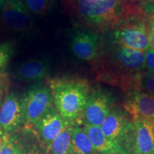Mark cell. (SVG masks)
<instances>
[{
	"label": "cell",
	"instance_id": "cell-1",
	"mask_svg": "<svg viewBox=\"0 0 154 154\" xmlns=\"http://www.w3.org/2000/svg\"><path fill=\"white\" fill-rule=\"evenodd\" d=\"M51 91L56 109L63 119L74 124L84 114L89 87L84 80H55Z\"/></svg>",
	"mask_w": 154,
	"mask_h": 154
},
{
	"label": "cell",
	"instance_id": "cell-2",
	"mask_svg": "<svg viewBox=\"0 0 154 154\" xmlns=\"http://www.w3.org/2000/svg\"><path fill=\"white\" fill-rule=\"evenodd\" d=\"M77 8L86 21L98 26L115 25L122 17L121 0H77Z\"/></svg>",
	"mask_w": 154,
	"mask_h": 154
},
{
	"label": "cell",
	"instance_id": "cell-3",
	"mask_svg": "<svg viewBox=\"0 0 154 154\" xmlns=\"http://www.w3.org/2000/svg\"><path fill=\"white\" fill-rule=\"evenodd\" d=\"M101 128L108 139L119 144L124 149L125 144L134 129V123L124 110L113 107Z\"/></svg>",
	"mask_w": 154,
	"mask_h": 154
},
{
	"label": "cell",
	"instance_id": "cell-4",
	"mask_svg": "<svg viewBox=\"0 0 154 154\" xmlns=\"http://www.w3.org/2000/svg\"><path fill=\"white\" fill-rule=\"evenodd\" d=\"M133 123L134 129L124 146L127 154H154L153 121L135 119Z\"/></svg>",
	"mask_w": 154,
	"mask_h": 154
},
{
	"label": "cell",
	"instance_id": "cell-5",
	"mask_svg": "<svg viewBox=\"0 0 154 154\" xmlns=\"http://www.w3.org/2000/svg\"><path fill=\"white\" fill-rule=\"evenodd\" d=\"M24 106L26 121L34 126L44 113L53 107L51 89L43 86L30 88L24 96Z\"/></svg>",
	"mask_w": 154,
	"mask_h": 154
},
{
	"label": "cell",
	"instance_id": "cell-6",
	"mask_svg": "<svg viewBox=\"0 0 154 154\" xmlns=\"http://www.w3.org/2000/svg\"><path fill=\"white\" fill-rule=\"evenodd\" d=\"M26 121L24 97L7 94L0 107V128L8 134L16 132Z\"/></svg>",
	"mask_w": 154,
	"mask_h": 154
},
{
	"label": "cell",
	"instance_id": "cell-7",
	"mask_svg": "<svg viewBox=\"0 0 154 154\" xmlns=\"http://www.w3.org/2000/svg\"><path fill=\"white\" fill-rule=\"evenodd\" d=\"M113 101L112 94L101 88L89 94L84 111L85 124L101 127L112 109Z\"/></svg>",
	"mask_w": 154,
	"mask_h": 154
},
{
	"label": "cell",
	"instance_id": "cell-8",
	"mask_svg": "<svg viewBox=\"0 0 154 154\" xmlns=\"http://www.w3.org/2000/svg\"><path fill=\"white\" fill-rule=\"evenodd\" d=\"M116 41L121 47L145 52L150 49L149 27L144 23H130L116 31Z\"/></svg>",
	"mask_w": 154,
	"mask_h": 154
},
{
	"label": "cell",
	"instance_id": "cell-9",
	"mask_svg": "<svg viewBox=\"0 0 154 154\" xmlns=\"http://www.w3.org/2000/svg\"><path fill=\"white\" fill-rule=\"evenodd\" d=\"M69 124H72L63 119L53 106L42 116L34 127L40 140L47 150L51 141Z\"/></svg>",
	"mask_w": 154,
	"mask_h": 154
},
{
	"label": "cell",
	"instance_id": "cell-10",
	"mask_svg": "<svg viewBox=\"0 0 154 154\" xmlns=\"http://www.w3.org/2000/svg\"><path fill=\"white\" fill-rule=\"evenodd\" d=\"M1 11L3 22L11 29L23 32L32 26L29 12L22 0H7Z\"/></svg>",
	"mask_w": 154,
	"mask_h": 154
},
{
	"label": "cell",
	"instance_id": "cell-11",
	"mask_svg": "<svg viewBox=\"0 0 154 154\" xmlns=\"http://www.w3.org/2000/svg\"><path fill=\"white\" fill-rule=\"evenodd\" d=\"M40 139L36 132L28 129L9 134L8 143L0 154H42Z\"/></svg>",
	"mask_w": 154,
	"mask_h": 154
},
{
	"label": "cell",
	"instance_id": "cell-12",
	"mask_svg": "<svg viewBox=\"0 0 154 154\" xmlns=\"http://www.w3.org/2000/svg\"><path fill=\"white\" fill-rule=\"evenodd\" d=\"M124 107L133 119L154 121V97L146 91L131 92L124 101Z\"/></svg>",
	"mask_w": 154,
	"mask_h": 154
},
{
	"label": "cell",
	"instance_id": "cell-13",
	"mask_svg": "<svg viewBox=\"0 0 154 154\" xmlns=\"http://www.w3.org/2000/svg\"><path fill=\"white\" fill-rule=\"evenodd\" d=\"M72 50L74 54L82 60H94L99 53V36L94 32L86 31L76 32L72 39Z\"/></svg>",
	"mask_w": 154,
	"mask_h": 154
},
{
	"label": "cell",
	"instance_id": "cell-14",
	"mask_svg": "<svg viewBox=\"0 0 154 154\" xmlns=\"http://www.w3.org/2000/svg\"><path fill=\"white\" fill-rule=\"evenodd\" d=\"M84 128L99 154H127L119 144L106 137L100 126L85 124Z\"/></svg>",
	"mask_w": 154,
	"mask_h": 154
},
{
	"label": "cell",
	"instance_id": "cell-15",
	"mask_svg": "<svg viewBox=\"0 0 154 154\" xmlns=\"http://www.w3.org/2000/svg\"><path fill=\"white\" fill-rule=\"evenodd\" d=\"M49 65L46 60H32L23 63L14 72L17 79L34 82L45 78L49 72Z\"/></svg>",
	"mask_w": 154,
	"mask_h": 154
},
{
	"label": "cell",
	"instance_id": "cell-16",
	"mask_svg": "<svg viewBox=\"0 0 154 154\" xmlns=\"http://www.w3.org/2000/svg\"><path fill=\"white\" fill-rule=\"evenodd\" d=\"M116 57L119 66L129 71L137 72L146 67L145 52L143 51L120 46L116 50Z\"/></svg>",
	"mask_w": 154,
	"mask_h": 154
},
{
	"label": "cell",
	"instance_id": "cell-17",
	"mask_svg": "<svg viewBox=\"0 0 154 154\" xmlns=\"http://www.w3.org/2000/svg\"><path fill=\"white\" fill-rule=\"evenodd\" d=\"M69 154H99L82 127L75 126L71 139Z\"/></svg>",
	"mask_w": 154,
	"mask_h": 154
},
{
	"label": "cell",
	"instance_id": "cell-18",
	"mask_svg": "<svg viewBox=\"0 0 154 154\" xmlns=\"http://www.w3.org/2000/svg\"><path fill=\"white\" fill-rule=\"evenodd\" d=\"M74 124H69L54 139L47 150V154H69Z\"/></svg>",
	"mask_w": 154,
	"mask_h": 154
},
{
	"label": "cell",
	"instance_id": "cell-19",
	"mask_svg": "<svg viewBox=\"0 0 154 154\" xmlns=\"http://www.w3.org/2000/svg\"><path fill=\"white\" fill-rule=\"evenodd\" d=\"M54 0H25L27 9L36 14H44L49 10Z\"/></svg>",
	"mask_w": 154,
	"mask_h": 154
},
{
	"label": "cell",
	"instance_id": "cell-20",
	"mask_svg": "<svg viewBox=\"0 0 154 154\" xmlns=\"http://www.w3.org/2000/svg\"><path fill=\"white\" fill-rule=\"evenodd\" d=\"M13 51L14 48L11 43H0V69L8 62Z\"/></svg>",
	"mask_w": 154,
	"mask_h": 154
},
{
	"label": "cell",
	"instance_id": "cell-21",
	"mask_svg": "<svg viewBox=\"0 0 154 154\" xmlns=\"http://www.w3.org/2000/svg\"><path fill=\"white\" fill-rule=\"evenodd\" d=\"M140 86L145 90L146 93L154 97V74L151 72L146 73L140 77Z\"/></svg>",
	"mask_w": 154,
	"mask_h": 154
},
{
	"label": "cell",
	"instance_id": "cell-22",
	"mask_svg": "<svg viewBox=\"0 0 154 154\" xmlns=\"http://www.w3.org/2000/svg\"><path fill=\"white\" fill-rule=\"evenodd\" d=\"M146 66L149 70V72L154 74V51L149 49L145 51Z\"/></svg>",
	"mask_w": 154,
	"mask_h": 154
},
{
	"label": "cell",
	"instance_id": "cell-23",
	"mask_svg": "<svg viewBox=\"0 0 154 154\" xmlns=\"http://www.w3.org/2000/svg\"><path fill=\"white\" fill-rule=\"evenodd\" d=\"M9 139V134L5 133L0 128V152L5 147Z\"/></svg>",
	"mask_w": 154,
	"mask_h": 154
},
{
	"label": "cell",
	"instance_id": "cell-24",
	"mask_svg": "<svg viewBox=\"0 0 154 154\" xmlns=\"http://www.w3.org/2000/svg\"><path fill=\"white\" fill-rule=\"evenodd\" d=\"M149 42L150 49H153L154 51V19L149 26Z\"/></svg>",
	"mask_w": 154,
	"mask_h": 154
},
{
	"label": "cell",
	"instance_id": "cell-25",
	"mask_svg": "<svg viewBox=\"0 0 154 154\" xmlns=\"http://www.w3.org/2000/svg\"><path fill=\"white\" fill-rule=\"evenodd\" d=\"M6 1H7V0H0V10H2L3 6L5 5Z\"/></svg>",
	"mask_w": 154,
	"mask_h": 154
},
{
	"label": "cell",
	"instance_id": "cell-26",
	"mask_svg": "<svg viewBox=\"0 0 154 154\" xmlns=\"http://www.w3.org/2000/svg\"><path fill=\"white\" fill-rule=\"evenodd\" d=\"M3 95V91H2V87L1 84H0V101H1L2 97Z\"/></svg>",
	"mask_w": 154,
	"mask_h": 154
},
{
	"label": "cell",
	"instance_id": "cell-27",
	"mask_svg": "<svg viewBox=\"0 0 154 154\" xmlns=\"http://www.w3.org/2000/svg\"><path fill=\"white\" fill-rule=\"evenodd\" d=\"M153 127H154V121H153Z\"/></svg>",
	"mask_w": 154,
	"mask_h": 154
},
{
	"label": "cell",
	"instance_id": "cell-28",
	"mask_svg": "<svg viewBox=\"0 0 154 154\" xmlns=\"http://www.w3.org/2000/svg\"><path fill=\"white\" fill-rule=\"evenodd\" d=\"M117 154H119V153H117Z\"/></svg>",
	"mask_w": 154,
	"mask_h": 154
}]
</instances>
